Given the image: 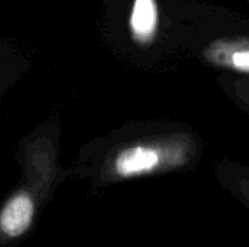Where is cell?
Segmentation results:
<instances>
[{
  "label": "cell",
  "instance_id": "8992f818",
  "mask_svg": "<svg viewBox=\"0 0 249 247\" xmlns=\"http://www.w3.org/2000/svg\"><path fill=\"white\" fill-rule=\"evenodd\" d=\"M228 95L249 112V77H220Z\"/></svg>",
  "mask_w": 249,
  "mask_h": 247
},
{
  "label": "cell",
  "instance_id": "5b68a950",
  "mask_svg": "<svg viewBox=\"0 0 249 247\" xmlns=\"http://www.w3.org/2000/svg\"><path fill=\"white\" fill-rule=\"evenodd\" d=\"M32 67L28 51L12 38L0 36V102Z\"/></svg>",
  "mask_w": 249,
  "mask_h": 247
},
{
  "label": "cell",
  "instance_id": "3957f363",
  "mask_svg": "<svg viewBox=\"0 0 249 247\" xmlns=\"http://www.w3.org/2000/svg\"><path fill=\"white\" fill-rule=\"evenodd\" d=\"M96 23L105 49L139 70L159 66L179 36L174 0H101Z\"/></svg>",
  "mask_w": 249,
  "mask_h": 247
},
{
  "label": "cell",
  "instance_id": "277c9868",
  "mask_svg": "<svg viewBox=\"0 0 249 247\" xmlns=\"http://www.w3.org/2000/svg\"><path fill=\"white\" fill-rule=\"evenodd\" d=\"M200 58L214 68L249 76V36L213 38L198 48Z\"/></svg>",
  "mask_w": 249,
  "mask_h": 247
},
{
  "label": "cell",
  "instance_id": "7a4b0ae2",
  "mask_svg": "<svg viewBox=\"0 0 249 247\" xmlns=\"http://www.w3.org/2000/svg\"><path fill=\"white\" fill-rule=\"evenodd\" d=\"M63 122L58 109L50 112L16 144L20 178L0 208V240L13 242L32 227L38 213L67 176L60 163Z\"/></svg>",
  "mask_w": 249,
  "mask_h": 247
},
{
  "label": "cell",
  "instance_id": "6da1fadb",
  "mask_svg": "<svg viewBox=\"0 0 249 247\" xmlns=\"http://www.w3.org/2000/svg\"><path fill=\"white\" fill-rule=\"evenodd\" d=\"M197 132L163 121H133L86 141L67 176L107 186L179 167L191 157Z\"/></svg>",
  "mask_w": 249,
  "mask_h": 247
}]
</instances>
